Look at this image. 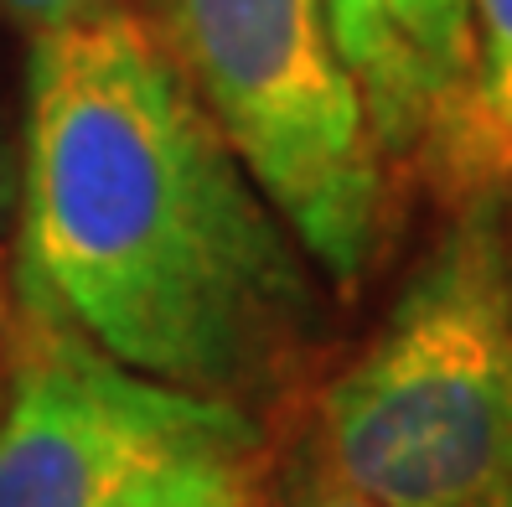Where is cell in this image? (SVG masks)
Masks as SVG:
<instances>
[{"mask_svg":"<svg viewBox=\"0 0 512 507\" xmlns=\"http://www.w3.org/2000/svg\"><path fill=\"white\" fill-rule=\"evenodd\" d=\"M300 259L135 6L32 37L6 275L21 326L238 409L311 326Z\"/></svg>","mask_w":512,"mask_h":507,"instance_id":"6da1fadb","label":"cell"},{"mask_svg":"<svg viewBox=\"0 0 512 507\" xmlns=\"http://www.w3.org/2000/svg\"><path fill=\"white\" fill-rule=\"evenodd\" d=\"M316 456L373 507H471L512 482V295L497 197L461 207L378 337L331 378Z\"/></svg>","mask_w":512,"mask_h":507,"instance_id":"7a4b0ae2","label":"cell"},{"mask_svg":"<svg viewBox=\"0 0 512 507\" xmlns=\"http://www.w3.org/2000/svg\"><path fill=\"white\" fill-rule=\"evenodd\" d=\"M140 16L300 254L357 290L383 233V145L326 0H145Z\"/></svg>","mask_w":512,"mask_h":507,"instance_id":"3957f363","label":"cell"},{"mask_svg":"<svg viewBox=\"0 0 512 507\" xmlns=\"http://www.w3.org/2000/svg\"><path fill=\"white\" fill-rule=\"evenodd\" d=\"M202 440L254 445L244 409L135 378L52 326H21L0 414V507H109L140 466Z\"/></svg>","mask_w":512,"mask_h":507,"instance_id":"277c9868","label":"cell"},{"mask_svg":"<svg viewBox=\"0 0 512 507\" xmlns=\"http://www.w3.org/2000/svg\"><path fill=\"white\" fill-rule=\"evenodd\" d=\"M326 16H331V37H337L347 73L363 88L378 145L399 151L440 109L394 21V0H326Z\"/></svg>","mask_w":512,"mask_h":507,"instance_id":"5b68a950","label":"cell"},{"mask_svg":"<svg viewBox=\"0 0 512 507\" xmlns=\"http://www.w3.org/2000/svg\"><path fill=\"white\" fill-rule=\"evenodd\" d=\"M109 507H254L249 445L202 440L140 466Z\"/></svg>","mask_w":512,"mask_h":507,"instance_id":"8992f818","label":"cell"},{"mask_svg":"<svg viewBox=\"0 0 512 507\" xmlns=\"http://www.w3.org/2000/svg\"><path fill=\"white\" fill-rule=\"evenodd\" d=\"M394 21L425 73L435 109L445 114L461 99L466 73H476V47H471V6L466 0H394Z\"/></svg>","mask_w":512,"mask_h":507,"instance_id":"52a82bcc","label":"cell"},{"mask_svg":"<svg viewBox=\"0 0 512 507\" xmlns=\"http://www.w3.org/2000/svg\"><path fill=\"white\" fill-rule=\"evenodd\" d=\"M461 125H466V140L481 145V151H512V63L476 73Z\"/></svg>","mask_w":512,"mask_h":507,"instance_id":"ba28073f","label":"cell"},{"mask_svg":"<svg viewBox=\"0 0 512 507\" xmlns=\"http://www.w3.org/2000/svg\"><path fill=\"white\" fill-rule=\"evenodd\" d=\"M471 6V47L476 73L512 63V0H466Z\"/></svg>","mask_w":512,"mask_h":507,"instance_id":"9c48e42d","label":"cell"},{"mask_svg":"<svg viewBox=\"0 0 512 507\" xmlns=\"http://www.w3.org/2000/svg\"><path fill=\"white\" fill-rule=\"evenodd\" d=\"M104 6H114V0H0V16H11L26 37H47L57 26H73Z\"/></svg>","mask_w":512,"mask_h":507,"instance_id":"30bf717a","label":"cell"},{"mask_svg":"<svg viewBox=\"0 0 512 507\" xmlns=\"http://www.w3.org/2000/svg\"><path fill=\"white\" fill-rule=\"evenodd\" d=\"M290 487H295L290 507H373L368 497H357L352 487H342L337 476L321 466L316 451L300 456V471H295V482H290Z\"/></svg>","mask_w":512,"mask_h":507,"instance_id":"8fae6325","label":"cell"},{"mask_svg":"<svg viewBox=\"0 0 512 507\" xmlns=\"http://www.w3.org/2000/svg\"><path fill=\"white\" fill-rule=\"evenodd\" d=\"M11 213H16V145H11V130L0 119V306L11 301Z\"/></svg>","mask_w":512,"mask_h":507,"instance_id":"7c38bea8","label":"cell"},{"mask_svg":"<svg viewBox=\"0 0 512 507\" xmlns=\"http://www.w3.org/2000/svg\"><path fill=\"white\" fill-rule=\"evenodd\" d=\"M497 233H502V270H507V295H512V187L497 197Z\"/></svg>","mask_w":512,"mask_h":507,"instance_id":"4fadbf2b","label":"cell"},{"mask_svg":"<svg viewBox=\"0 0 512 507\" xmlns=\"http://www.w3.org/2000/svg\"><path fill=\"white\" fill-rule=\"evenodd\" d=\"M471 507H512V482H507V487H497V492H487V497H476Z\"/></svg>","mask_w":512,"mask_h":507,"instance_id":"5bb4252c","label":"cell"},{"mask_svg":"<svg viewBox=\"0 0 512 507\" xmlns=\"http://www.w3.org/2000/svg\"><path fill=\"white\" fill-rule=\"evenodd\" d=\"M6 389H11V357H0V414H6Z\"/></svg>","mask_w":512,"mask_h":507,"instance_id":"9a60e30c","label":"cell"}]
</instances>
